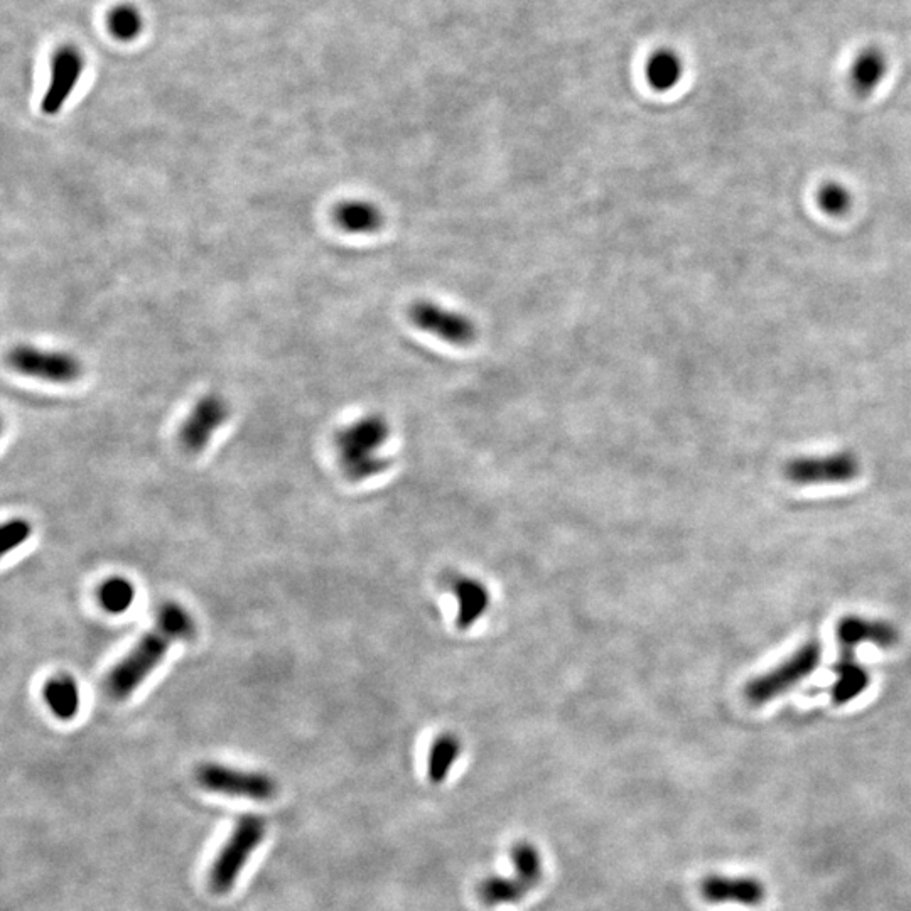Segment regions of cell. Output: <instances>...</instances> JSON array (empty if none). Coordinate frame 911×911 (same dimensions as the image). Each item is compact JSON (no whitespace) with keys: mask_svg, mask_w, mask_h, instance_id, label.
<instances>
[{"mask_svg":"<svg viewBox=\"0 0 911 911\" xmlns=\"http://www.w3.org/2000/svg\"><path fill=\"white\" fill-rule=\"evenodd\" d=\"M836 680L832 684L831 697L836 706H844L858 699L868 689L871 677L864 665L859 664L854 652H841L834 665Z\"/></svg>","mask_w":911,"mask_h":911,"instance_id":"15","label":"cell"},{"mask_svg":"<svg viewBox=\"0 0 911 911\" xmlns=\"http://www.w3.org/2000/svg\"><path fill=\"white\" fill-rule=\"evenodd\" d=\"M534 890L529 883H525L520 876L503 878V876H490L483 879L478 885V898L486 906L512 905L522 901L530 891Z\"/></svg>","mask_w":911,"mask_h":911,"instance_id":"17","label":"cell"},{"mask_svg":"<svg viewBox=\"0 0 911 911\" xmlns=\"http://www.w3.org/2000/svg\"><path fill=\"white\" fill-rule=\"evenodd\" d=\"M837 643L842 652H854L859 645L871 643L874 647L891 648L898 643V631L886 621L869 620L858 615L842 616L836 625Z\"/></svg>","mask_w":911,"mask_h":911,"instance_id":"12","label":"cell"},{"mask_svg":"<svg viewBox=\"0 0 911 911\" xmlns=\"http://www.w3.org/2000/svg\"><path fill=\"white\" fill-rule=\"evenodd\" d=\"M230 414V405L222 395L208 394L201 397L179 427L181 448L186 453H203L211 443L213 434L228 421Z\"/></svg>","mask_w":911,"mask_h":911,"instance_id":"9","label":"cell"},{"mask_svg":"<svg viewBox=\"0 0 911 911\" xmlns=\"http://www.w3.org/2000/svg\"><path fill=\"white\" fill-rule=\"evenodd\" d=\"M820 658L822 645L817 640H809L787 660H783L782 664L751 679L744 687V696L753 706L775 701L814 674L820 665Z\"/></svg>","mask_w":911,"mask_h":911,"instance_id":"3","label":"cell"},{"mask_svg":"<svg viewBox=\"0 0 911 911\" xmlns=\"http://www.w3.org/2000/svg\"><path fill=\"white\" fill-rule=\"evenodd\" d=\"M645 75L650 87L657 92H669L679 85L684 75V63L672 49H660L648 60Z\"/></svg>","mask_w":911,"mask_h":911,"instance_id":"18","label":"cell"},{"mask_svg":"<svg viewBox=\"0 0 911 911\" xmlns=\"http://www.w3.org/2000/svg\"><path fill=\"white\" fill-rule=\"evenodd\" d=\"M267 825L260 815H243L238 820L232 836L228 837L215 863L211 864L210 886L218 895H225L237 883L243 866L252 852L264 841Z\"/></svg>","mask_w":911,"mask_h":911,"instance_id":"4","label":"cell"},{"mask_svg":"<svg viewBox=\"0 0 911 911\" xmlns=\"http://www.w3.org/2000/svg\"><path fill=\"white\" fill-rule=\"evenodd\" d=\"M409 319L417 329L453 346H469L475 343L478 336L473 319L453 309L443 308L437 302H414L409 309Z\"/></svg>","mask_w":911,"mask_h":911,"instance_id":"8","label":"cell"},{"mask_svg":"<svg viewBox=\"0 0 911 911\" xmlns=\"http://www.w3.org/2000/svg\"><path fill=\"white\" fill-rule=\"evenodd\" d=\"M461 755V743L453 734H443L432 743L427 758V777L434 785L443 783L453 768L454 761Z\"/></svg>","mask_w":911,"mask_h":911,"instance_id":"20","label":"cell"},{"mask_svg":"<svg viewBox=\"0 0 911 911\" xmlns=\"http://www.w3.org/2000/svg\"><path fill=\"white\" fill-rule=\"evenodd\" d=\"M31 532H33V527L24 518H12L9 522L4 523L0 530L2 556H7L9 552L24 544L31 537Z\"/></svg>","mask_w":911,"mask_h":911,"instance_id":"25","label":"cell"},{"mask_svg":"<svg viewBox=\"0 0 911 911\" xmlns=\"http://www.w3.org/2000/svg\"><path fill=\"white\" fill-rule=\"evenodd\" d=\"M108 29L120 41L137 38L142 29V17L132 6H117L108 14Z\"/></svg>","mask_w":911,"mask_h":911,"instance_id":"23","label":"cell"},{"mask_svg":"<svg viewBox=\"0 0 911 911\" xmlns=\"http://www.w3.org/2000/svg\"><path fill=\"white\" fill-rule=\"evenodd\" d=\"M453 589L458 599L459 625L466 628L488 610L490 596L485 586L475 579H459L454 583Z\"/></svg>","mask_w":911,"mask_h":911,"instance_id":"19","label":"cell"},{"mask_svg":"<svg viewBox=\"0 0 911 911\" xmlns=\"http://www.w3.org/2000/svg\"><path fill=\"white\" fill-rule=\"evenodd\" d=\"M701 895L707 903H712V905L733 903V905L755 908L765 901L766 890L760 879L711 874L702 879Z\"/></svg>","mask_w":911,"mask_h":911,"instance_id":"11","label":"cell"},{"mask_svg":"<svg viewBox=\"0 0 911 911\" xmlns=\"http://www.w3.org/2000/svg\"><path fill=\"white\" fill-rule=\"evenodd\" d=\"M333 222L350 235H372L382 230L385 216L372 201L346 200L333 208Z\"/></svg>","mask_w":911,"mask_h":911,"instance_id":"13","label":"cell"},{"mask_svg":"<svg viewBox=\"0 0 911 911\" xmlns=\"http://www.w3.org/2000/svg\"><path fill=\"white\" fill-rule=\"evenodd\" d=\"M859 471V459L849 451L825 456H802L788 461L785 466L788 481L802 486L849 483L858 478Z\"/></svg>","mask_w":911,"mask_h":911,"instance_id":"7","label":"cell"},{"mask_svg":"<svg viewBox=\"0 0 911 911\" xmlns=\"http://www.w3.org/2000/svg\"><path fill=\"white\" fill-rule=\"evenodd\" d=\"M389 424L380 416L358 419L336 432V453L341 469L350 480H367L382 473L389 461L380 456V449L389 439Z\"/></svg>","mask_w":911,"mask_h":911,"instance_id":"2","label":"cell"},{"mask_svg":"<svg viewBox=\"0 0 911 911\" xmlns=\"http://www.w3.org/2000/svg\"><path fill=\"white\" fill-rule=\"evenodd\" d=\"M515 874L529 883L532 888L539 886L540 881L544 878V863L542 856L537 851V847L532 846L530 842L520 841L512 847L510 851Z\"/></svg>","mask_w":911,"mask_h":911,"instance_id":"21","label":"cell"},{"mask_svg":"<svg viewBox=\"0 0 911 911\" xmlns=\"http://www.w3.org/2000/svg\"><path fill=\"white\" fill-rule=\"evenodd\" d=\"M817 205L827 215H846L852 205V196L842 184L827 183L817 191Z\"/></svg>","mask_w":911,"mask_h":911,"instance_id":"24","label":"cell"},{"mask_svg":"<svg viewBox=\"0 0 911 911\" xmlns=\"http://www.w3.org/2000/svg\"><path fill=\"white\" fill-rule=\"evenodd\" d=\"M196 782L208 792L227 797L270 800L277 792L274 778L260 771L240 770L220 763H203L195 771Z\"/></svg>","mask_w":911,"mask_h":911,"instance_id":"5","label":"cell"},{"mask_svg":"<svg viewBox=\"0 0 911 911\" xmlns=\"http://www.w3.org/2000/svg\"><path fill=\"white\" fill-rule=\"evenodd\" d=\"M98 598H100L103 610L112 613V615H120V613L129 610L132 603H134V584L124 579V577H112V579H107L100 586Z\"/></svg>","mask_w":911,"mask_h":911,"instance_id":"22","label":"cell"},{"mask_svg":"<svg viewBox=\"0 0 911 911\" xmlns=\"http://www.w3.org/2000/svg\"><path fill=\"white\" fill-rule=\"evenodd\" d=\"M7 363L24 377L61 385L76 382L83 375V365L75 355L33 345L14 346L7 355Z\"/></svg>","mask_w":911,"mask_h":911,"instance_id":"6","label":"cell"},{"mask_svg":"<svg viewBox=\"0 0 911 911\" xmlns=\"http://www.w3.org/2000/svg\"><path fill=\"white\" fill-rule=\"evenodd\" d=\"M195 630L193 616L181 604H164L152 630L107 675L105 692L115 701L129 699L161 664L169 648L193 637Z\"/></svg>","mask_w":911,"mask_h":911,"instance_id":"1","label":"cell"},{"mask_svg":"<svg viewBox=\"0 0 911 911\" xmlns=\"http://www.w3.org/2000/svg\"><path fill=\"white\" fill-rule=\"evenodd\" d=\"M886 71V54L876 46H868L852 61L849 68V87L858 97H869L885 80Z\"/></svg>","mask_w":911,"mask_h":911,"instance_id":"14","label":"cell"},{"mask_svg":"<svg viewBox=\"0 0 911 911\" xmlns=\"http://www.w3.org/2000/svg\"><path fill=\"white\" fill-rule=\"evenodd\" d=\"M49 711L61 721H70L80 711V689L71 675H54L43 689Z\"/></svg>","mask_w":911,"mask_h":911,"instance_id":"16","label":"cell"},{"mask_svg":"<svg viewBox=\"0 0 911 911\" xmlns=\"http://www.w3.org/2000/svg\"><path fill=\"white\" fill-rule=\"evenodd\" d=\"M83 73V58L73 46H63L51 60L48 90L41 100V112L48 117L60 114Z\"/></svg>","mask_w":911,"mask_h":911,"instance_id":"10","label":"cell"}]
</instances>
